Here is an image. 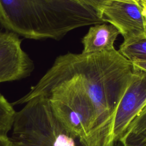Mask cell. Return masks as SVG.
I'll return each mask as SVG.
<instances>
[{"mask_svg":"<svg viewBox=\"0 0 146 146\" xmlns=\"http://www.w3.org/2000/svg\"><path fill=\"white\" fill-rule=\"evenodd\" d=\"M80 77L92 102L95 124L89 146H114L112 125L119 103L134 74L132 63L115 48L62 55Z\"/></svg>","mask_w":146,"mask_h":146,"instance_id":"cell-1","label":"cell"},{"mask_svg":"<svg viewBox=\"0 0 146 146\" xmlns=\"http://www.w3.org/2000/svg\"><path fill=\"white\" fill-rule=\"evenodd\" d=\"M106 22L75 0H0V24L27 39H60L69 31Z\"/></svg>","mask_w":146,"mask_h":146,"instance_id":"cell-2","label":"cell"},{"mask_svg":"<svg viewBox=\"0 0 146 146\" xmlns=\"http://www.w3.org/2000/svg\"><path fill=\"white\" fill-rule=\"evenodd\" d=\"M44 96L64 128L89 146L95 124L92 102L80 77L68 66L62 55L30 91L13 104H25L30 100Z\"/></svg>","mask_w":146,"mask_h":146,"instance_id":"cell-3","label":"cell"},{"mask_svg":"<svg viewBox=\"0 0 146 146\" xmlns=\"http://www.w3.org/2000/svg\"><path fill=\"white\" fill-rule=\"evenodd\" d=\"M25 104L15 114L13 146H86L57 119L47 98L37 96Z\"/></svg>","mask_w":146,"mask_h":146,"instance_id":"cell-4","label":"cell"},{"mask_svg":"<svg viewBox=\"0 0 146 146\" xmlns=\"http://www.w3.org/2000/svg\"><path fill=\"white\" fill-rule=\"evenodd\" d=\"M17 34L0 31V83L24 79L34 68L33 60L22 47Z\"/></svg>","mask_w":146,"mask_h":146,"instance_id":"cell-5","label":"cell"},{"mask_svg":"<svg viewBox=\"0 0 146 146\" xmlns=\"http://www.w3.org/2000/svg\"><path fill=\"white\" fill-rule=\"evenodd\" d=\"M132 80L117 107L112 125V140L117 141L146 105V72L134 67Z\"/></svg>","mask_w":146,"mask_h":146,"instance_id":"cell-6","label":"cell"},{"mask_svg":"<svg viewBox=\"0 0 146 146\" xmlns=\"http://www.w3.org/2000/svg\"><path fill=\"white\" fill-rule=\"evenodd\" d=\"M102 17L117 29L124 40L146 34L142 8L137 0H107Z\"/></svg>","mask_w":146,"mask_h":146,"instance_id":"cell-7","label":"cell"},{"mask_svg":"<svg viewBox=\"0 0 146 146\" xmlns=\"http://www.w3.org/2000/svg\"><path fill=\"white\" fill-rule=\"evenodd\" d=\"M120 34L111 24L101 23L90 27L82 40L83 53H92L114 49V43Z\"/></svg>","mask_w":146,"mask_h":146,"instance_id":"cell-8","label":"cell"},{"mask_svg":"<svg viewBox=\"0 0 146 146\" xmlns=\"http://www.w3.org/2000/svg\"><path fill=\"white\" fill-rule=\"evenodd\" d=\"M118 141L124 146L146 144V105L130 123Z\"/></svg>","mask_w":146,"mask_h":146,"instance_id":"cell-9","label":"cell"},{"mask_svg":"<svg viewBox=\"0 0 146 146\" xmlns=\"http://www.w3.org/2000/svg\"><path fill=\"white\" fill-rule=\"evenodd\" d=\"M119 51L131 62H146V34L124 40Z\"/></svg>","mask_w":146,"mask_h":146,"instance_id":"cell-10","label":"cell"},{"mask_svg":"<svg viewBox=\"0 0 146 146\" xmlns=\"http://www.w3.org/2000/svg\"><path fill=\"white\" fill-rule=\"evenodd\" d=\"M15 112L13 106L0 92V135H7L12 128Z\"/></svg>","mask_w":146,"mask_h":146,"instance_id":"cell-11","label":"cell"},{"mask_svg":"<svg viewBox=\"0 0 146 146\" xmlns=\"http://www.w3.org/2000/svg\"><path fill=\"white\" fill-rule=\"evenodd\" d=\"M82 4L90 6L94 9L98 13L99 17H102V11L107 0H75Z\"/></svg>","mask_w":146,"mask_h":146,"instance_id":"cell-12","label":"cell"},{"mask_svg":"<svg viewBox=\"0 0 146 146\" xmlns=\"http://www.w3.org/2000/svg\"><path fill=\"white\" fill-rule=\"evenodd\" d=\"M0 146H13L12 141L7 135H0Z\"/></svg>","mask_w":146,"mask_h":146,"instance_id":"cell-13","label":"cell"},{"mask_svg":"<svg viewBox=\"0 0 146 146\" xmlns=\"http://www.w3.org/2000/svg\"><path fill=\"white\" fill-rule=\"evenodd\" d=\"M132 63L134 67L146 72V62H132Z\"/></svg>","mask_w":146,"mask_h":146,"instance_id":"cell-14","label":"cell"},{"mask_svg":"<svg viewBox=\"0 0 146 146\" xmlns=\"http://www.w3.org/2000/svg\"><path fill=\"white\" fill-rule=\"evenodd\" d=\"M143 9L146 10V0H137Z\"/></svg>","mask_w":146,"mask_h":146,"instance_id":"cell-15","label":"cell"},{"mask_svg":"<svg viewBox=\"0 0 146 146\" xmlns=\"http://www.w3.org/2000/svg\"><path fill=\"white\" fill-rule=\"evenodd\" d=\"M114 146H124V145H123V144L120 141H116V142L115 143ZM139 146H146V144L142 145H139Z\"/></svg>","mask_w":146,"mask_h":146,"instance_id":"cell-16","label":"cell"}]
</instances>
